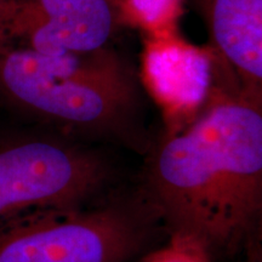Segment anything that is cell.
I'll return each instance as SVG.
<instances>
[{"instance_id":"10","label":"cell","mask_w":262,"mask_h":262,"mask_svg":"<svg viewBox=\"0 0 262 262\" xmlns=\"http://www.w3.org/2000/svg\"><path fill=\"white\" fill-rule=\"evenodd\" d=\"M261 235H256V237L251 239L249 242L247 248L249 257L248 262H261V242H260Z\"/></svg>"},{"instance_id":"1","label":"cell","mask_w":262,"mask_h":262,"mask_svg":"<svg viewBox=\"0 0 262 262\" xmlns=\"http://www.w3.org/2000/svg\"><path fill=\"white\" fill-rule=\"evenodd\" d=\"M140 186L169 238L194 243L211 262L243 250L261 235V100L212 89L157 145Z\"/></svg>"},{"instance_id":"2","label":"cell","mask_w":262,"mask_h":262,"mask_svg":"<svg viewBox=\"0 0 262 262\" xmlns=\"http://www.w3.org/2000/svg\"><path fill=\"white\" fill-rule=\"evenodd\" d=\"M0 100L64 134L108 137L140 147L136 94L111 49L48 56L0 55Z\"/></svg>"},{"instance_id":"4","label":"cell","mask_w":262,"mask_h":262,"mask_svg":"<svg viewBox=\"0 0 262 262\" xmlns=\"http://www.w3.org/2000/svg\"><path fill=\"white\" fill-rule=\"evenodd\" d=\"M117 185L112 164L90 147L51 135L0 137V228L83 208Z\"/></svg>"},{"instance_id":"8","label":"cell","mask_w":262,"mask_h":262,"mask_svg":"<svg viewBox=\"0 0 262 262\" xmlns=\"http://www.w3.org/2000/svg\"><path fill=\"white\" fill-rule=\"evenodd\" d=\"M120 22L125 21L147 35L176 32L182 0H113Z\"/></svg>"},{"instance_id":"5","label":"cell","mask_w":262,"mask_h":262,"mask_svg":"<svg viewBox=\"0 0 262 262\" xmlns=\"http://www.w3.org/2000/svg\"><path fill=\"white\" fill-rule=\"evenodd\" d=\"M118 24L113 0H0V55L98 50Z\"/></svg>"},{"instance_id":"11","label":"cell","mask_w":262,"mask_h":262,"mask_svg":"<svg viewBox=\"0 0 262 262\" xmlns=\"http://www.w3.org/2000/svg\"><path fill=\"white\" fill-rule=\"evenodd\" d=\"M113 3H114V2H113Z\"/></svg>"},{"instance_id":"3","label":"cell","mask_w":262,"mask_h":262,"mask_svg":"<svg viewBox=\"0 0 262 262\" xmlns=\"http://www.w3.org/2000/svg\"><path fill=\"white\" fill-rule=\"evenodd\" d=\"M162 231L141 186H119L72 210L31 216L0 228V262H131Z\"/></svg>"},{"instance_id":"6","label":"cell","mask_w":262,"mask_h":262,"mask_svg":"<svg viewBox=\"0 0 262 262\" xmlns=\"http://www.w3.org/2000/svg\"><path fill=\"white\" fill-rule=\"evenodd\" d=\"M214 61V51L195 47L176 32L147 37L141 63L142 80L162 108L168 131L188 124L208 102Z\"/></svg>"},{"instance_id":"7","label":"cell","mask_w":262,"mask_h":262,"mask_svg":"<svg viewBox=\"0 0 262 262\" xmlns=\"http://www.w3.org/2000/svg\"><path fill=\"white\" fill-rule=\"evenodd\" d=\"M204 8L215 52L238 74L241 93L261 100L262 0H205Z\"/></svg>"},{"instance_id":"9","label":"cell","mask_w":262,"mask_h":262,"mask_svg":"<svg viewBox=\"0 0 262 262\" xmlns=\"http://www.w3.org/2000/svg\"><path fill=\"white\" fill-rule=\"evenodd\" d=\"M142 262H211V260L194 243L170 238L168 245L143 255Z\"/></svg>"}]
</instances>
